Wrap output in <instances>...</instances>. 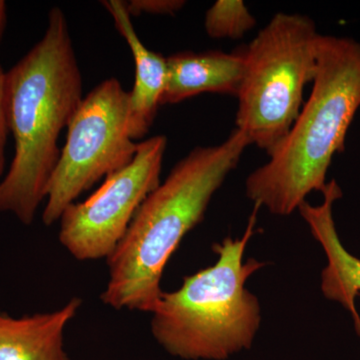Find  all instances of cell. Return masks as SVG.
<instances>
[{"instance_id": "6da1fadb", "label": "cell", "mask_w": 360, "mask_h": 360, "mask_svg": "<svg viewBox=\"0 0 360 360\" xmlns=\"http://www.w3.org/2000/svg\"><path fill=\"white\" fill-rule=\"evenodd\" d=\"M82 90L65 14L53 7L42 39L6 73L4 108L15 153L0 180V212L32 224L60 156L59 135L82 103Z\"/></svg>"}, {"instance_id": "7a4b0ae2", "label": "cell", "mask_w": 360, "mask_h": 360, "mask_svg": "<svg viewBox=\"0 0 360 360\" xmlns=\"http://www.w3.org/2000/svg\"><path fill=\"white\" fill-rule=\"evenodd\" d=\"M234 129L219 146H198L179 160L135 212L129 229L108 258V281L101 302L112 309L153 312L170 257L206 210L246 148Z\"/></svg>"}, {"instance_id": "3957f363", "label": "cell", "mask_w": 360, "mask_h": 360, "mask_svg": "<svg viewBox=\"0 0 360 360\" xmlns=\"http://www.w3.org/2000/svg\"><path fill=\"white\" fill-rule=\"evenodd\" d=\"M312 84L290 131L246 179L248 198L279 217L295 212L312 191H323L333 158L345 150L360 108V42L319 35Z\"/></svg>"}, {"instance_id": "277c9868", "label": "cell", "mask_w": 360, "mask_h": 360, "mask_svg": "<svg viewBox=\"0 0 360 360\" xmlns=\"http://www.w3.org/2000/svg\"><path fill=\"white\" fill-rule=\"evenodd\" d=\"M259 206L255 205L245 234L213 245L217 260L186 276L180 288L161 295L151 312V333L167 354L186 360H225L250 349L260 328L262 309L245 288L266 264L245 262Z\"/></svg>"}, {"instance_id": "5b68a950", "label": "cell", "mask_w": 360, "mask_h": 360, "mask_svg": "<svg viewBox=\"0 0 360 360\" xmlns=\"http://www.w3.org/2000/svg\"><path fill=\"white\" fill-rule=\"evenodd\" d=\"M319 35L309 16L278 13L239 47L245 68L236 129L250 146L269 153L290 131L316 73Z\"/></svg>"}, {"instance_id": "8992f818", "label": "cell", "mask_w": 360, "mask_h": 360, "mask_svg": "<svg viewBox=\"0 0 360 360\" xmlns=\"http://www.w3.org/2000/svg\"><path fill=\"white\" fill-rule=\"evenodd\" d=\"M129 92L108 78L82 99L46 191L42 221L51 225L101 179L129 165L137 143L129 131Z\"/></svg>"}, {"instance_id": "52a82bcc", "label": "cell", "mask_w": 360, "mask_h": 360, "mask_svg": "<svg viewBox=\"0 0 360 360\" xmlns=\"http://www.w3.org/2000/svg\"><path fill=\"white\" fill-rule=\"evenodd\" d=\"M167 148L165 135L139 141L129 165L105 177L89 198L65 208L58 238L75 259H108L112 255L139 206L161 184Z\"/></svg>"}, {"instance_id": "ba28073f", "label": "cell", "mask_w": 360, "mask_h": 360, "mask_svg": "<svg viewBox=\"0 0 360 360\" xmlns=\"http://www.w3.org/2000/svg\"><path fill=\"white\" fill-rule=\"evenodd\" d=\"M321 193V205L314 206L304 201L298 210L328 259L321 271L322 293L349 312L360 338V315L355 305V300L360 295V258L354 257L342 245L333 219V205L342 198V191L333 179L328 181Z\"/></svg>"}, {"instance_id": "9c48e42d", "label": "cell", "mask_w": 360, "mask_h": 360, "mask_svg": "<svg viewBox=\"0 0 360 360\" xmlns=\"http://www.w3.org/2000/svg\"><path fill=\"white\" fill-rule=\"evenodd\" d=\"M101 4L112 16L116 30L129 44L134 56L135 82L129 91V131L134 141H141L153 127L161 105L167 86V58L142 44L124 1L104 0Z\"/></svg>"}, {"instance_id": "30bf717a", "label": "cell", "mask_w": 360, "mask_h": 360, "mask_svg": "<svg viewBox=\"0 0 360 360\" xmlns=\"http://www.w3.org/2000/svg\"><path fill=\"white\" fill-rule=\"evenodd\" d=\"M167 79L161 105L176 104L202 94L238 96L243 77L240 49L180 51L167 58Z\"/></svg>"}, {"instance_id": "8fae6325", "label": "cell", "mask_w": 360, "mask_h": 360, "mask_svg": "<svg viewBox=\"0 0 360 360\" xmlns=\"http://www.w3.org/2000/svg\"><path fill=\"white\" fill-rule=\"evenodd\" d=\"M82 303L75 297L56 311L20 319L0 314V360H68L63 336Z\"/></svg>"}, {"instance_id": "7c38bea8", "label": "cell", "mask_w": 360, "mask_h": 360, "mask_svg": "<svg viewBox=\"0 0 360 360\" xmlns=\"http://www.w3.org/2000/svg\"><path fill=\"white\" fill-rule=\"evenodd\" d=\"M257 22L243 0H217L206 11L205 28L212 39H239Z\"/></svg>"}, {"instance_id": "4fadbf2b", "label": "cell", "mask_w": 360, "mask_h": 360, "mask_svg": "<svg viewBox=\"0 0 360 360\" xmlns=\"http://www.w3.org/2000/svg\"><path fill=\"white\" fill-rule=\"evenodd\" d=\"M130 16L141 14L174 15L186 6L184 0H130L124 1Z\"/></svg>"}, {"instance_id": "5bb4252c", "label": "cell", "mask_w": 360, "mask_h": 360, "mask_svg": "<svg viewBox=\"0 0 360 360\" xmlns=\"http://www.w3.org/2000/svg\"><path fill=\"white\" fill-rule=\"evenodd\" d=\"M6 73L0 66V177L4 174V167H6V146L7 134L9 132L8 127H7L6 108H4Z\"/></svg>"}, {"instance_id": "9a60e30c", "label": "cell", "mask_w": 360, "mask_h": 360, "mask_svg": "<svg viewBox=\"0 0 360 360\" xmlns=\"http://www.w3.org/2000/svg\"><path fill=\"white\" fill-rule=\"evenodd\" d=\"M7 22L6 4L4 0H0V41L4 37V30H6Z\"/></svg>"}]
</instances>
